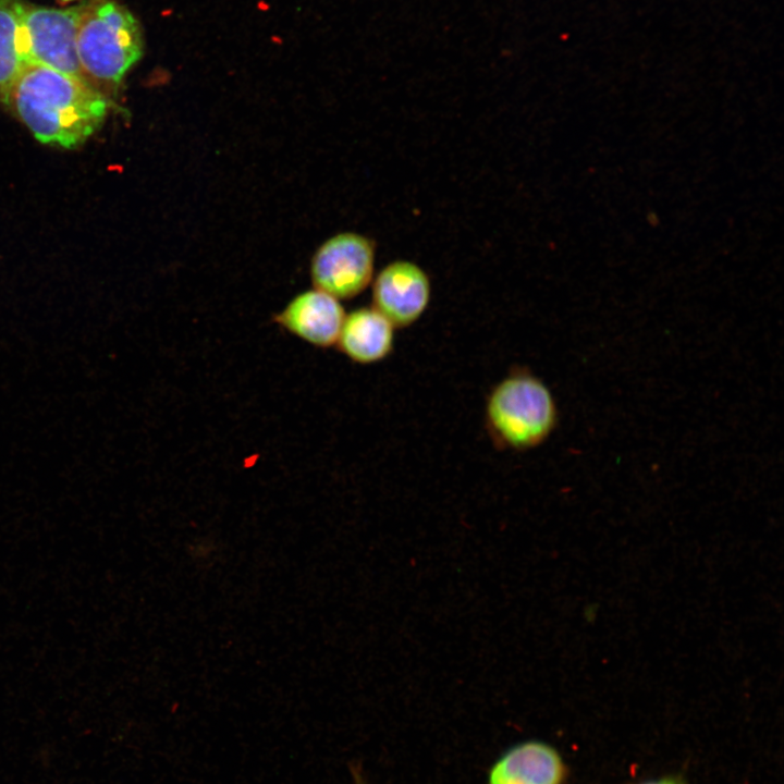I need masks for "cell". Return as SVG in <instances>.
Returning a JSON list of instances; mask_svg holds the SVG:
<instances>
[{
    "mask_svg": "<svg viewBox=\"0 0 784 784\" xmlns=\"http://www.w3.org/2000/svg\"><path fill=\"white\" fill-rule=\"evenodd\" d=\"M44 144L82 145L100 127L109 103L88 82L27 63L4 101Z\"/></svg>",
    "mask_w": 784,
    "mask_h": 784,
    "instance_id": "obj_1",
    "label": "cell"
},
{
    "mask_svg": "<svg viewBox=\"0 0 784 784\" xmlns=\"http://www.w3.org/2000/svg\"><path fill=\"white\" fill-rule=\"evenodd\" d=\"M76 52L88 83L118 85L142 56L138 23L113 0H89L83 3Z\"/></svg>",
    "mask_w": 784,
    "mask_h": 784,
    "instance_id": "obj_2",
    "label": "cell"
},
{
    "mask_svg": "<svg viewBox=\"0 0 784 784\" xmlns=\"http://www.w3.org/2000/svg\"><path fill=\"white\" fill-rule=\"evenodd\" d=\"M486 427L502 449L526 451L544 442L556 425V405L536 376L518 371L503 378L488 395Z\"/></svg>",
    "mask_w": 784,
    "mask_h": 784,
    "instance_id": "obj_3",
    "label": "cell"
},
{
    "mask_svg": "<svg viewBox=\"0 0 784 784\" xmlns=\"http://www.w3.org/2000/svg\"><path fill=\"white\" fill-rule=\"evenodd\" d=\"M82 9L83 3L54 9L21 2V42L26 63L48 66L87 82L76 52Z\"/></svg>",
    "mask_w": 784,
    "mask_h": 784,
    "instance_id": "obj_4",
    "label": "cell"
},
{
    "mask_svg": "<svg viewBox=\"0 0 784 784\" xmlns=\"http://www.w3.org/2000/svg\"><path fill=\"white\" fill-rule=\"evenodd\" d=\"M375 264L372 242L360 234L340 233L316 252L310 267L315 287L338 299L353 298L371 282Z\"/></svg>",
    "mask_w": 784,
    "mask_h": 784,
    "instance_id": "obj_5",
    "label": "cell"
},
{
    "mask_svg": "<svg viewBox=\"0 0 784 784\" xmlns=\"http://www.w3.org/2000/svg\"><path fill=\"white\" fill-rule=\"evenodd\" d=\"M430 294L427 273L414 262L397 260L377 274L372 284V307L394 328H405L425 313Z\"/></svg>",
    "mask_w": 784,
    "mask_h": 784,
    "instance_id": "obj_6",
    "label": "cell"
},
{
    "mask_svg": "<svg viewBox=\"0 0 784 784\" xmlns=\"http://www.w3.org/2000/svg\"><path fill=\"white\" fill-rule=\"evenodd\" d=\"M345 316L338 298L315 289L295 296L274 321L310 344L328 347L336 343Z\"/></svg>",
    "mask_w": 784,
    "mask_h": 784,
    "instance_id": "obj_7",
    "label": "cell"
},
{
    "mask_svg": "<svg viewBox=\"0 0 784 784\" xmlns=\"http://www.w3.org/2000/svg\"><path fill=\"white\" fill-rule=\"evenodd\" d=\"M565 764L558 751L541 742L519 743L491 767L488 784H562Z\"/></svg>",
    "mask_w": 784,
    "mask_h": 784,
    "instance_id": "obj_8",
    "label": "cell"
},
{
    "mask_svg": "<svg viewBox=\"0 0 784 784\" xmlns=\"http://www.w3.org/2000/svg\"><path fill=\"white\" fill-rule=\"evenodd\" d=\"M394 329L376 308H358L345 316L335 344L356 363H377L391 353Z\"/></svg>",
    "mask_w": 784,
    "mask_h": 784,
    "instance_id": "obj_9",
    "label": "cell"
},
{
    "mask_svg": "<svg viewBox=\"0 0 784 784\" xmlns=\"http://www.w3.org/2000/svg\"><path fill=\"white\" fill-rule=\"evenodd\" d=\"M21 42V1L0 0V100L26 65Z\"/></svg>",
    "mask_w": 784,
    "mask_h": 784,
    "instance_id": "obj_10",
    "label": "cell"
},
{
    "mask_svg": "<svg viewBox=\"0 0 784 784\" xmlns=\"http://www.w3.org/2000/svg\"><path fill=\"white\" fill-rule=\"evenodd\" d=\"M644 784H682V783L676 779L666 777V779L650 781V782H647Z\"/></svg>",
    "mask_w": 784,
    "mask_h": 784,
    "instance_id": "obj_11",
    "label": "cell"
},
{
    "mask_svg": "<svg viewBox=\"0 0 784 784\" xmlns=\"http://www.w3.org/2000/svg\"><path fill=\"white\" fill-rule=\"evenodd\" d=\"M62 1H65V2H66V1H72V0H62Z\"/></svg>",
    "mask_w": 784,
    "mask_h": 784,
    "instance_id": "obj_12",
    "label": "cell"
}]
</instances>
